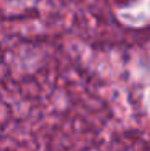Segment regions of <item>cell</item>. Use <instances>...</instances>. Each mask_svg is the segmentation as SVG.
<instances>
[{"instance_id": "6da1fadb", "label": "cell", "mask_w": 150, "mask_h": 151, "mask_svg": "<svg viewBox=\"0 0 150 151\" xmlns=\"http://www.w3.org/2000/svg\"><path fill=\"white\" fill-rule=\"evenodd\" d=\"M124 2H133V0H124Z\"/></svg>"}]
</instances>
